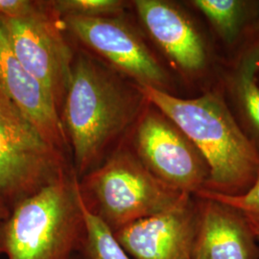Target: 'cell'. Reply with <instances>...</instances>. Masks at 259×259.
<instances>
[{
	"mask_svg": "<svg viewBox=\"0 0 259 259\" xmlns=\"http://www.w3.org/2000/svg\"><path fill=\"white\" fill-rule=\"evenodd\" d=\"M144 99L172 121L209 168L203 190L227 196L246 193L259 176V149L242 131L222 97L214 93L184 99L136 84Z\"/></svg>",
	"mask_w": 259,
	"mask_h": 259,
	"instance_id": "1",
	"label": "cell"
},
{
	"mask_svg": "<svg viewBox=\"0 0 259 259\" xmlns=\"http://www.w3.org/2000/svg\"><path fill=\"white\" fill-rule=\"evenodd\" d=\"M144 102L137 85L131 90L88 56L75 60L62 122L79 179L102 163L106 149L139 117Z\"/></svg>",
	"mask_w": 259,
	"mask_h": 259,
	"instance_id": "2",
	"label": "cell"
},
{
	"mask_svg": "<svg viewBox=\"0 0 259 259\" xmlns=\"http://www.w3.org/2000/svg\"><path fill=\"white\" fill-rule=\"evenodd\" d=\"M74 170L12 208L0 223V254L7 259H74L85 223Z\"/></svg>",
	"mask_w": 259,
	"mask_h": 259,
	"instance_id": "3",
	"label": "cell"
},
{
	"mask_svg": "<svg viewBox=\"0 0 259 259\" xmlns=\"http://www.w3.org/2000/svg\"><path fill=\"white\" fill-rule=\"evenodd\" d=\"M78 185L88 209L112 233L165 211L185 195L153 176L136 154L128 150L113 153L80 178Z\"/></svg>",
	"mask_w": 259,
	"mask_h": 259,
	"instance_id": "4",
	"label": "cell"
},
{
	"mask_svg": "<svg viewBox=\"0 0 259 259\" xmlns=\"http://www.w3.org/2000/svg\"><path fill=\"white\" fill-rule=\"evenodd\" d=\"M72 170L0 88V195L11 210Z\"/></svg>",
	"mask_w": 259,
	"mask_h": 259,
	"instance_id": "5",
	"label": "cell"
},
{
	"mask_svg": "<svg viewBox=\"0 0 259 259\" xmlns=\"http://www.w3.org/2000/svg\"><path fill=\"white\" fill-rule=\"evenodd\" d=\"M134 146L141 163L164 185L193 196L204 189L209 178L204 157L185 134L151 104L139 114Z\"/></svg>",
	"mask_w": 259,
	"mask_h": 259,
	"instance_id": "6",
	"label": "cell"
},
{
	"mask_svg": "<svg viewBox=\"0 0 259 259\" xmlns=\"http://www.w3.org/2000/svg\"><path fill=\"white\" fill-rule=\"evenodd\" d=\"M0 20L19 62L47 88L60 108L74 61L58 24L41 9L23 19Z\"/></svg>",
	"mask_w": 259,
	"mask_h": 259,
	"instance_id": "7",
	"label": "cell"
},
{
	"mask_svg": "<svg viewBox=\"0 0 259 259\" xmlns=\"http://www.w3.org/2000/svg\"><path fill=\"white\" fill-rule=\"evenodd\" d=\"M65 27L83 45L136 81L168 92L170 78L139 34L115 18L65 17Z\"/></svg>",
	"mask_w": 259,
	"mask_h": 259,
	"instance_id": "8",
	"label": "cell"
},
{
	"mask_svg": "<svg viewBox=\"0 0 259 259\" xmlns=\"http://www.w3.org/2000/svg\"><path fill=\"white\" fill-rule=\"evenodd\" d=\"M197 215L195 196L185 194L171 208L132 223L113 236L131 259H192Z\"/></svg>",
	"mask_w": 259,
	"mask_h": 259,
	"instance_id": "9",
	"label": "cell"
},
{
	"mask_svg": "<svg viewBox=\"0 0 259 259\" xmlns=\"http://www.w3.org/2000/svg\"><path fill=\"white\" fill-rule=\"evenodd\" d=\"M0 88L56 149L65 152L68 139L59 108L47 88L19 62L0 20Z\"/></svg>",
	"mask_w": 259,
	"mask_h": 259,
	"instance_id": "10",
	"label": "cell"
},
{
	"mask_svg": "<svg viewBox=\"0 0 259 259\" xmlns=\"http://www.w3.org/2000/svg\"><path fill=\"white\" fill-rule=\"evenodd\" d=\"M197 229L192 259H259V242L236 208L195 196Z\"/></svg>",
	"mask_w": 259,
	"mask_h": 259,
	"instance_id": "11",
	"label": "cell"
},
{
	"mask_svg": "<svg viewBox=\"0 0 259 259\" xmlns=\"http://www.w3.org/2000/svg\"><path fill=\"white\" fill-rule=\"evenodd\" d=\"M134 4L149 35L179 68L187 73L204 70L208 62L206 46L184 11L163 0H137Z\"/></svg>",
	"mask_w": 259,
	"mask_h": 259,
	"instance_id": "12",
	"label": "cell"
},
{
	"mask_svg": "<svg viewBox=\"0 0 259 259\" xmlns=\"http://www.w3.org/2000/svg\"><path fill=\"white\" fill-rule=\"evenodd\" d=\"M259 49L252 47L243 58L232 76V92L241 113L259 145Z\"/></svg>",
	"mask_w": 259,
	"mask_h": 259,
	"instance_id": "13",
	"label": "cell"
},
{
	"mask_svg": "<svg viewBox=\"0 0 259 259\" xmlns=\"http://www.w3.org/2000/svg\"><path fill=\"white\" fill-rule=\"evenodd\" d=\"M80 204L85 223V237L77 254L78 259H131L115 240L111 230L88 209L81 194Z\"/></svg>",
	"mask_w": 259,
	"mask_h": 259,
	"instance_id": "14",
	"label": "cell"
},
{
	"mask_svg": "<svg viewBox=\"0 0 259 259\" xmlns=\"http://www.w3.org/2000/svg\"><path fill=\"white\" fill-rule=\"evenodd\" d=\"M190 4L204 15L226 42H232L238 37L246 17L247 2L240 0H193Z\"/></svg>",
	"mask_w": 259,
	"mask_h": 259,
	"instance_id": "15",
	"label": "cell"
},
{
	"mask_svg": "<svg viewBox=\"0 0 259 259\" xmlns=\"http://www.w3.org/2000/svg\"><path fill=\"white\" fill-rule=\"evenodd\" d=\"M52 10L65 17L110 18L123 12L125 2L119 0H59L51 2Z\"/></svg>",
	"mask_w": 259,
	"mask_h": 259,
	"instance_id": "16",
	"label": "cell"
},
{
	"mask_svg": "<svg viewBox=\"0 0 259 259\" xmlns=\"http://www.w3.org/2000/svg\"><path fill=\"white\" fill-rule=\"evenodd\" d=\"M194 196L207 197L236 208L250 224L255 235H259V176L250 189L240 196H227L207 190H201Z\"/></svg>",
	"mask_w": 259,
	"mask_h": 259,
	"instance_id": "17",
	"label": "cell"
},
{
	"mask_svg": "<svg viewBox=\"0 0 259 259\" xmlns=\"http://www.w3.org/2000/svg\"><path fill=\"white\" fill-rule=\"evenodd\" d=\"M40 9L36 2L27 0H0L1 19H23Z\"/></svg>",
	"mask_w": 259,
	"mask_h": 259,
	"instance_id": "18",
	"label": "cell"
},
{
	"mask_svg": "<svg viewBox=\"0 0 259 259\" xmlns=\"http://www.w3.org/2000/svg\"><path fill=\"white\" fill-rule=\"evenodd\" d=\"M11 214V208L9 205L6 204L2 196L0 195V223L7 220Z\"/></svg>",
	"mask_w": 259,
	"mask_h": 259,
	"instance_id": "19",
	"label": "cell"
},
{
	"mask_svg": "<svg viewBox=\"0 0 259 259\" xmlns=\"http://www.w3.org/2000/svg\"><path fill=\"white\" fill-rule=\"evenodd\" d=\"M255 47H257V48H258V49H259V40H258V42H257V44H256V45H255Z\"/></svg>",
	"mask_w": 259,
	"mask_h": 259,
	"instance_id": "20",
	"label": "cell"
},
{
	"mask_svg": "<svg viewBox=\"0 0 259 259\" xmlns=\"http://www.w3.org/2000/svg\"><path fill=\"white\" fill-rule=\"evenodd\" d=\"M256 237H257V240H258V242H259V235H257V236H256Z\"/></svg>",
	"mask_w": 259,
	"mask_h": 259,
	"instance_id": "21",
	"label": "cell"
},
{
	"mask_svg": "<svg viewBox=\"0 0 259 259\" xmlns=\"http://www.w3.org/2000/svg\"><path fill=\"white\" fill-rule=\"evenodd\" d=\"M74 259H78V255H77V256H76Z\"/></svg>",
	"mask_w": 259,
	"mask_h": 259,
	"instance_id": "22",
	"label": "cell"
}]
</instances>
